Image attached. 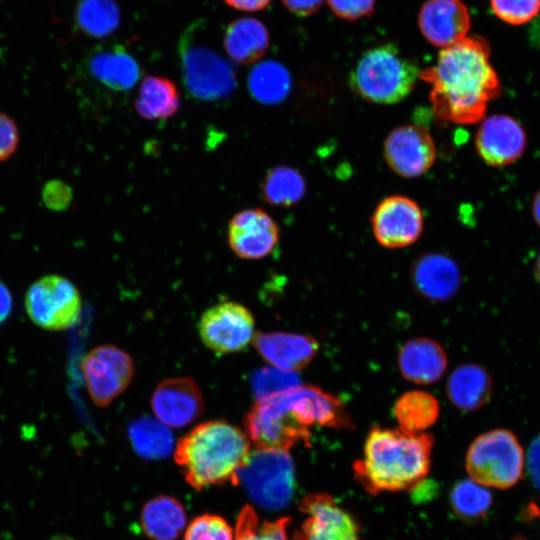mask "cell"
Segmentation results:
<instances>
[{"label":"cell","mask_w":540,"mask_h":540,"mask_svg":"<svg viewBox=\"0 0 540 540\" xmlns=\"http://www.w3.org/2000/svg\"><path fill=\"white\" fill-rule=\"evenodd\" d=\"M419 77L431 86L434 114L454 124L479 122L489 103L501 93L489 45L479 36H466L442 48L436 62Z\"/></svg>","instance_id":"6da1fadb"},{"label":"cell","mask_w":540,"mask_h":540,"mask_svg":"<svg viewBox=\"0 0 540 540\" xmlns=\"http://www.w3.org/2000/svg\"><path fill=\"white\" fill-rule=\"evenodd\" d=\"M432 446L431 434L375 426L354 463L355 475L371 493L411 488L427 475Z\"/></svg>","instance_id":"7a4b0ae2"},{"label":"cell","mask_w":540,"mask_h":540,"mask_svg":"<svg viewBox=\"0 0 540 540\" xmlns=\"http://www.w3.org/2000/svg\"><path fill=\"white\" fill-rule=\"evenodd\" d=\"M250 451V441L241 429L214 420L197 425L180 439L175 459L187 481L202 489L234 480Z\"/></svg>","instance_id":"3957f363"},{"label":"cell","mask_w":540,"mask_h":540,"mask_svg":"<svg viewBox=\"0 0 540 540\" xmlns=\"http://www.w3.org/2000/svg\"><path fill=\"white\" fill-rule=\"evenodd\" d=\"M415 61L392 44L365 52L353 68L349 83L363 99L377 104H395L414 89L419 77Z\"/></svg>","instance_id":"277c9868"},{"label":"cell","mask_w":540,"mask_h":540,"mask_svg":"<svg viewBox=\"0 0 540 540\" xmlns=\"http://www.w3.org/2000/svg\"><path fill=\"white\" fill-rule=\"evenodd\" d=\"M526 456L516 435L507 429H493L476 437L466 454V470L477 483L509 489L522 478Z\"/></svg>","instance_id":"5b68a950"},{"label":"cell","mask_w":540,"mask_h":540,"mask_svg":"<svg viewBox=\"0 0 540 540\" xmlns=\"http://www.w3.org/2000/svg\"><path fill=\"white\" fill-rule=\"evenodd\" d=\"M234 481L257 506L270 511L280 510L289 504L294 493L292 458L284 450L256 448L250 451Z\"/></svg>","instance_id":"8992f818"},{"label":"cell","mask_w":540,"mask_h":540,"mask_svg":"<svg viewBox=\"0 0 540 540\" xmlns=\"http://www.w3.org/2000/svg\"><path fill=\"white\" fill-rule=\"evenodd\" d=\"M24 303L30 320L49 331L71 328L82 310L78 288L68 278L57 274L34 281L26 291Z\"/></svg>","instance_id":"52a82bcc"},{"label":"cell","mask_w":540,"mask_h":540,"mask_svg":"<svg viewBox=\"0 0 540 540\" xmlns=\"http://www.w3.org/2000/svg\"><path fill=\"white\" fill-rule=\"evenodd\" d=\"M244 424L248 438L259 449L287 451L298 442H310L309 427L302 423L283 393L256 401Z\"/></svg>","instance_id":"ba28073f"},{"label":"cell","mask_w":540,"mask_h":540,"mask_svg":"<svg viewBox=\"0 0 540 540\" xmlns=\"http://www.w3.org/2000/svg\"><path fill=\"white\" fill-rule=\"evenodd\" d=\"M80 368L90 398L100 407L115 400L128 387L134 374L132 358L113 345L90 350Z\"/></svg>","instance_id":"9c48e42d"},{"label":"cell","mask_w":540,"mask_h":540,"mask_svg":"<svg viewBox=\"0 0 540 540\" xmlns=\"http://www.w3.org/2000/svg\"><path fill=\"white\" fill-rule=\"evenodd\" d=\"M254 319L242 304L222 302L207 309L199 322L203 343L218 353L244 349L254 337Z\"/></svg>","instance_id":"30bf717a"},{"label":"cell","mask_w":540,"mask_h":540,"mask_svg":"<svg viewBox=\"0 0 540 540\" xmlns=\"http://www.w3.org/2000/svg\"><path fill=\"white\" fill-rule=\"evenodd\" d=\"M371 222L377 242L383 247L397 249L418 240L423 231L424 217L414 200L393 195L377 205Z\"/></svg>","instance_id":"8fae6325"},{"label":"cell","mask_w":540,"mask_h":540,"mask_svg":"<svg viewBox=\"0 0 540 540\" xmlns=\"http://www.w3.org/2000/svg\"><path fill=\"white\" fill-rule=\"evenodd\" d=\"M437 157L430 132L418 125H403L393 129L384 143V158L396 174L414 178L426 173Z\"/></svg>","instance_id":"7c38bea8"},{"label":"cell","mask_w":540,"mask_h":540,"mask_svg":"<svg viewBox=\"0 0 540 540\" xmlns=\"http://www.w3.org/2000/svg\"><path fill=\"white\" fill-rule=\"evenodd\" d=\"M181 58L185 82L196 97L218 99L234 88L235 74L231 66L213 50L183 45Z\"/></svg>","instance_id":"4fadbf2b"},{"label":"cell","mask_w":540,"mask_h":540,"mask_svg":"<svg viewBox=\"0 0 540 540\" xmlns=\"http://www.w3.org/2000/svg\"><path fill=\"white\" fill-rule=\"evenodd\" d=\"M279 240L274 219L261 208L237 212L228 224V243L232 251L247 260L269 255Z\"/></svg>","instance_id":"5bb4252c"},{"label":"cell","mask_w":540,"mask_h":540,"mask_svg":"<svg viewBox=\"0 0 540 540\" xmlns=\"http://www.w3.org/2000/svg\"><path fill=\"white\" fill-rule=\"evenodd\" d=\"M527 136L513 117L499 114L485 118L475 136V147L488 165L502 167L515 162L525 151Z\"/></svg>","instance_id":"9a60e30c"},{"label":"cell","mask_w":540,"mask_h":540,"mask_svg":"<svg viewBox=\"0 0 540 540\" xmlns=\"http://www.w3.org/2000/svg\"><path fill=\"white\" fill-rule=\"evenodd\" d=\"M151 406L157 419L172 428L187 426L203 412L204 401L194 380L176 377L160 382Z\"/></svg>","instance_id":"2e32d148"},{"label":"cell","mask_w":540,"mask_h":540,"mask_svg":"<svg viewBox=\"0 0 540 540\" xmlns=\"http://www.w3.org/2000/svg\"><path fill=\"white\" fill-rule=\"evenodd\" d=\"M309 517L293 540H361L353 518L326 494H313L302 501Z\"/></svg>","instance_id":"e0dca14e"},{"label":"cell","mask_w":540,"mask_h":540,"mask_svg":"<svg viewBox=\"0 0 540 540\" xmlns=\"http://www.w3.org/2000/svg\"><path fill=\"white\" fill-rule=\"evenodd\" d=\"M470 14L461 0H427L418 15L425 39L434 46L448 47L467 36Z\"/></svg>","instance_id":"ac0fdd59"},{"label":"cell","mask_w":540,"mask_h":540,"mask_svg":"<svg viewBox=\"0 0 540 540\" xmlns=\"http://www.w3.org/2000/svg\"><path fill=\"white\" fill-rule=\"evenodd\" d=\"M252 341L265 361L288 372H297L305 368L319 350L316 339L295 333L258 332L254 334Z\"/></svg>","instance_id":"d6986e66"},{"label":"cell","mask_w":540,"mask_h":540,"mask_svg":"<svg viewBox=\"0 0 540 540\" xmlns=\"http://www.w3.org/2000/svg\"><path fill=\"white\" fill-rule=\"evenodd\" d=\"M303 424L346 429L352 427L344 403L334 395L315 386H298L283 393Z\"/></svg>","instance_id":"ffe728a7"},{"label":"cell","mask_w":540,"mask_h":540,"mask_svg":"<svg viewBox=\"0 0 540 540\" xmlns=\"http://www.w3.org/2000/svg\"><path fill=\"white\" fill-rule=\"evenodd\" d=\"M415 291L425 300L443 302L451 299L461 283L457 264L441 253L420 256L411 270Z\"/></svg>","instance_id":"44dd1931"},{"label":"cell","mask_w":540,"mask_h":540,"mask_svg":"<svg viewBox=\"0 0 540 540\" xmlns=\"http://www.w3.org/2000/svg\"><path fill=\"white\" fill-rule=\"evenodd\" d=\"M397 360L401 375L407 381L421 385L439 380L448 364L443 347L427 337L407 341L400 348Z\"/></svg>","instance_id":"7402d4cb"},{"label":"cell","mask_w":540,"mask_h":540,"mask_svg":"<svg viewBox=\"0 0 540 540\" xmlns=\"http://www.w3.org/2000/svg\"><path fill=\"white\" fill-rule=\"evenodd\" d=\"M446 390L454 406L464 411H474L489 402L493 383L484 367L469 363L452 371Z\"/></svg>","instance_id":"603a6c76"},{"label":"cell","mask_w":540,"mask_h":540,"mask_svg":"<svg viewBox=\"0 0 540 540\" xmlns=\"http://www.w3.org/2000/svg\"><path fill=\"white\" fill-rule=\"evenodd\" d=\"M269 47V33L262 22L254 18H240L227 27L224 48L228 56L239 64H252Z\"/></svg>","instance_id":"cb8c5ba5"},{"label":"cell","mask_w":540,"mask_h":540,"mask_svg":"<svg viewBox=\"0 0 540 540\" xmlns=\"http://www.w3.org/2000/svg\"><path fill=\"white\" fill-rule=\"evenodd\" d=\"M186 523L184 507L170 496L151 499L141 512L143 531L152 540H175L186 528Z\"/></svg>","instance_id":"d4e9b609"},{"label":"cell","mask_w":540,"mask_h":540,"mask_svg":"<svg viewBox=\"0 0 540 540\" xmlns=\"http://www.w3.org/2000/svg\"><path fill=\"white\" fill-rule=\"evenodd\" d=\"M181 98L176 85L159 76H146L135 101L137 113L147 120L167 119L180 108Z\"/></svg>","instance_id":"484cf974"},{"label":"cell","mask_w":540,"mask_h":540,"mask_svg":"<svg viewBox=\"0 0 540 540\" xmlns=\"http://www.w3.org/2000/svg\"><path fill=\"white\" fill-rule=\"evenodd\" d=\"M89 67L96 79L114 90L130 89L140 75L137 62L122 48L96 53Z\"/></svg>","instance_id":"4316f807"},{"label":"cell","mask_w":540,"mask_h":540,"mask_svg":"<svg viewBox=\"0 0 540 540\" xmlns=\"http://www.w3.org/2000/svg\"><path fill=\"white\" fill-rule=\"evenodd\" d=\"M134 451L144 459L166 458L174 448V437L167 425L151 417H141L128 427Z\"/></svg>","instance_id":"83f0119b"},{"label":"cell","mask_w":540,"mask_h":540,"mask_svg":"<svg viewBox=\"0 0 540 540\" xmlns=\"http://www.w3.org/2000/svg\"><path fill=\"white\" fill-rule=\"evenodd\" d=\"M400 429L421 433L438 419L440 407L437 399L425 391H410L401 395L393 407Z\"/></svg>","instance_id":"f1b7e54d"},{"label":"cell","mask_w":540,"mask_h":540,"mask_svg":"<svg viewBox=\"0 0 540 540\" xmlns=\"http://www.w3.org/2000/svg\"><path fill=\"white\" fill-rule=\"evenodd\" d=\"M261 188L263 199L268 204L290 207L303 198L306 186L299 171L282 165L267 172Z\"/></svg>","instance_id":"f546056e"},{"label":"cell","mask_w":540,"mask_h":540,"mask_svg":"<svg viewBox=\"0 0 540 540\" xmlns=\"http://www.w3.org/2000/svg\"><path fill=\"white\" fill-rule=\"evenodd\" d=\"M290 85L287 69L276 61L261 62L249 74V90L255 99L263 103L274 104L283 100Z\"/></svg>","instance_id":"4dcf8cb0"},{"label":"cell","mask_w":540,"mask_h":540,"mask_svg":"<svg viewBox=\"0 0 540 540\" xmlns=\"http://www.w3.org/2000/svg\"><path fill=\"white\" fill-rule=\"evenodd\" d=\"M450 499L456 514L467 519L484 516L492 504V495L488 487L471 478L456 484Z\"/></svg>","instance_id":"1f68e13d"},{"label":"cell","mask_w":540,"mask_h":540,"mask_svg":"<svg viewBox=\"0 0 540 540\" xmlns=\"http://www.w3.org/2000/svg\"><path fill=\"white\" fill-rule=\"evenodd\" d=\"M119 21V9L113 0H84L79 8L80 25L93 36H107Z\"/></svg>","instance_id":"d6a6232c"},{"label":"cell","mask_w":540,"mask_h":540,"mask_svg":"<svg viewBox=\"0 0 540 540\" xmlns=\"http://www.w3.org/2000/svg\"><path fill=\"white\" fill-rule=\"evenodd\" d=\"M288 519L260 520L251 507H245L238 517L235 540H289Z\"/></svg>","instance_id":"836d02e7"},{"label":"cell","mask_w":540,"mask_h":540,"mask_svg":"<svg viewBox=\"0 0 540 540\" xmlns=\"http://www.w3.org/2000/svg\"><path fill=\"white\" fill-rule=\"evenodd\" d=\"M251 385L257 401H262L300 386L301 379L296 372L264 367L254 373Z\"/></svg>","instance_id":"e575fe53"},{"label":"cell","mask_w":540,"mask_h":540,"mask_svg":"<svg viewBox=\"0 0 540 540\" xmlns=\"http://www.w3.org/2000/svg\"><path fill=\"white\" fill-rule=\"evenodd\" d=\"M184 540H235V532L223 518L202 515L186 527Z\"/></svg>","instance_id":"d590c367"},{"label":"cell","mask_w":540,"mask_h":540,"mask_svg":"<svg viewBox=\"0 0 540 540\" xmlns=\"http://www.w3.org/2000/svg\"><path fill=\"white\" fill-rule=\"evenodd\" d=\"M493 13L511 25H522L540 12V0H490Z\"/></svg>","instance_id":"8d00e7d4"},{"label":"cell","mask_w":540,"mask_h":540,"mask_svg":"<svg viewBox=\"0 0 540 540\" xmlns=\"http://www.w3.org/2000/svg\"><path fill=\"white\" fill-rule=\"evenodd\" d=\"M333 13L345 20H357L374 11L375 0H328Z\"/></svg>","instance_id":"74e56055"},{"label":"cell","mask_w":540,"mask_h":540,"mask_svg":"<svg viewBox=\"0 0 540 540\" xmlns=\"http://www.w3.org/2000/svg\"><path fill=\"white\" fill-rule=\"evenodd\" d=\"M19 130L14 120L0 112V162L10 158L18 148Z\"/></svg>","instance_id":"f35d334b"},{"label":"cell","mask_w":540,"mask_h":540,"mask_svg":"<svg viewBox=\"0 0 540 540\" xmlns=\"http://www.w3.org/2000/svg\"><path fill=\"white\" fill-rule=\"evenodd\" d=\"M43 200L50 209L63 210L72 200V190L62 181H50L44 187Z\"/></svg>","instance_id":"ab89813d"},{"label":"cell","mask_w":540,"mask_h":540,"mask_svg":"<svg viewBox=\"0 0 540 540\" xmlns=\"http://www.w3.org/2000/svg\"><path fill=\"white\" fill-rule=\"evenodd\" d=\"M525 468H527L535 489L540 494V435L530 444L526 456Z\"/></svg>","instance_id":"60d3db41"},{"label":"cell","mask_w":540,"mask_h":540,"mask_svg":"<svg viewBox=\"0 0 540 540\" xmlns=\"http://www.w3.org/2000/svg\"><path fill=\"white\" fill-rule=\"evenodd\" d=\"M287 9L300 16L316 12L324 0H282Z\"/></svg>","instance_id":"b9f144b4"},{"label":"cell","mask_w":540,"mask_h":540,"mask_svg":"<svg viewBox=\"0 0 540 540\" xmlns=\"http://www.w3.org/2000/svg\"><path fill=\"white\" fill-rule=\"evenodd\" d=\"M13 308V297L8 286L0 279V324L10 316Z\"/></svg>","instance_id":"7bdbcfd3"},{"label":"cell","mask_w":540,"mask_h":540,"mask_svg":"<svg viewBox=\"0 0 540 540\" xmlns=\"http://www.w3.org/2000/svg\"><path fill=\"white\" fill-rule=\"evenodd\" d=\"M271 0H225L226 4L237 10L254 12L264 9Z\"/></svg>","instance_id":"ee69618b"},{"label":"cell","mask_w":540,"mask_h":540,"mask_svg":"<svg viewBox=\"0 0 540 540\" xmlns=\"http://www.w3.org/2000/svg\"><path fill=\"white\" fill-rule=\"evenodd\" d=\"M532 215L536 224L540 227V189L536 192L533 198Z\"/></svg>","instance_id":"f6af8a7d"},{"label":"cell","mask_w":540,"mask_h":540,"mask_svg":"<svg viewBox=\"0 0 540 540\" xmlns=\"http://www.w3.org/2000/svg\"><path fill=\"white\" fill-rule=\"evenodd\" d=\"M534 272H535V278L540 284V253L535 262Z\"/></svg>","instance_id":"bcb514c9"}]
</instances>
